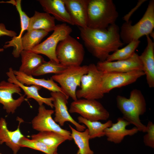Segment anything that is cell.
I'll return each instance as SVG.
<instances>
[{
    "label": "cell",
    "instance_id": "6da1fadb",
    "mask_svg": "<svg viewBox=\"0 0 154 154\" xmlns=\"http://www.w3.org/2000/svg\"><path fill=\"white\" fill-rule=\"evenodd\" d=\"M78 28L86 47L99 61L106 60L111 52L124 44L120 38V29L116 23L106 29Z\"/></svg>",
    "mask_w": 154,
    "mask_h": 154
},
{
    "label": "cell",
    "instance_id": "7a4b0ae2",
    "mask_svg": "<svg viewBox=\"0 0 154 154\" xmlns=\"http://www.w3.org/2000/svg\"><path fill=\"white\" fill-rule=\"evenodd\" d=\"M117 106L123 115L122 117L130 124L135 126L139 131L145 132L146 125L140 119V116L146 112V103L141 91L137 89L132 90L129 98L117 95L116 98Z\"/></svg>",
    "mask_w": 154,
    "mask_h": 154
},
{
    "label": "cell",
    "instance_id": "3957f363",
    "mask_svg": "<svg viewBox=\"0 0 154 154\" xmlns=\"http://www.w3.org/2000/svg\"><path fill=\"white\" fill-rule=\"evenodd\" d=\"M87 16V27L104 29L115 23L119 14L112 0H88Z\"/></svg>",
    "mask_w": 154,
    "mask_h": 154
},
{
    "label": "cell",
    "instance_id": "277c9868",
    "mask_svg": "<svg viewBox=\"0 0 154 154\" xmlns=\"http://www.w3.org/2000/svg\"><path fill=\"white\" fill-rule=\"evenodd\" d=\"M129 20L125 22L120 29L122 41L128 44L133 40H139L141 37L149 35L154 28V0L149 2L147 9L142 18L136 23L132 25Z\"/></svg>",
    "mask_w": 154,
    "mask_h": 154
},
{
    "label": "cell",
    "instance_id": "5b68a950",
    "mask_svg": "<svg viewBox=\"0 0 154 154\" xmlns=\"http://www.w3.org/2000/svg\"><path fill=\"white\" fill-rule=\"evenodd\" d=\"M102 72L97 69L96 65H88V73L82 77L80 88L77 90V99L98 100L104 95L102 90Z\"/></svg>",
    "mask_w": 154,
    "mask_h": 154
},
{
    "label": "cell",
    "instance_id": "8992f818",
    "mask_svg": "<svg viewBox=\"0 0 154 154\" xmlns=\"http://www.w3.org/2000/svg\"><path fill=\"white\" fill-rule=\"evenodd\" d=\"M84 55L82 45L70 35L60 41L56 48V55L59 63L67 67L81 66Z\"/></svg>",
    "mask_w": 154,
    "mask_h": 154
},
{
    "label": "cell",
    "instance_id": "52a82bcc",
    "mask_svg": "<svg viewBox=\"0 0 154 154\" xmlns=\"http://www.w3.org/2000/svg\"><path fill=\"white\" fill-rule=\"evenodd\" d=\"M88 71V65L70 66L51 78L59 84L64 93L74 101L78 99L76 93L77 87L80 86L82 77Z\"/></svg>",
    "mask_w": 154,
    "mask_h": 154
},
{
    "label": "cell",
    "instance_id": "ba28073f",
    "mask_svg": "<svg viewBox=\"0 0 154 154\" xmlns=\"http://www.w3.org/2000/svg\"><path fill=\"white\" fill-rule=\"evenodd\" d=\"M69 112L77 113L91 121L106 120L110 116L108 111L97 100L84 98L73 101L71 103Z\"/></svg>",
    "mask_w": 154,
    "mask_h": 154
},
{
    "label": "cell",
    "instance_id": "9c48e42d",
    "mask_svg": "<svg viewBox=\"0 0 154 154\" xmlns=\"http://www.w3.org/2000/svg\"><path fill=\"white\" fill-rule=\"evenodd\" d=\"M72 32V28L66 23L58 24L49 37L30 51L38 54H44L50 60L59 63L56 55L57 46L60 41L70 35Z\"/></svg>",
    "mask_w": 154,
    "mask_h": 154
},
{
    "label": "cell",
    "instance_id": "30bf717a",
    "mask_svg": "<svg viewBox=\"0 0 154 154\" xmlns=\"http://www.w3.org/2000/svg\"><path fill=\"white\" fill-rule=\"evenodd\" d=\"M145 75L141 70L126 72H102V90L103 93H108L112 90L126 86L135 82Z\"/></svg>",
    "mask_w": 154,
    "mask_h": 154
},
{
    "label": "cell",
    "instance_id": "8fae6325",
    "mask_svg": "<svg viewBox=\"0 0 154 154\" xmlns=\"http://www.w3.org/2000/svg\"><path fill=\"white\" fill-rule=\"evenodd\" d=\"M21 90L17 84L3 80L0 82V103L8 113L13 114L27 99L21 94Z\"/></svg>",
    "mask_w": 154,
    "mask_h": 154
},
{
    "label": "cell",
    "instance_id": "7c38bea8",
    "mask_svg": "<svg viewBox=\"0 0 154 154\" xmlns=\"http://www.w3.org/2000/svg\"><path fill=\"white\" fill-rule=\"evenodd\" d=\"M37 115L31 121L33 128L39 132L52 131L57 132L72 139L71 132L62 128L52 117L54 110L46 109L42 105L39 106Z\"/></svg>",
    "mask_w": 154,
    "mask_h": 154
},
{
    "label": "cell",
    "instance_id": "4fadbf2b",
    "mask_svg": "<svg viewBox=\"0 0 154 154\" xmlns=\"http://www.w3.org/2000/svg\"><path fill=\"white\" fill-rule=\"evenodd\" d=\"M50 95L53 98L52 102L55 108L54 120L55 122L62 126L65 122L69 121L75 126L77 131L81 132L84 131L86 127L77 122L69 113L67 106L69 97L60 92H51Z\"/></svg>",
    "mask_w": 154,
    "mask_h": 154
},
{
    "label": "cell",
    "instance_id": "5bb4252c",
    "mask_svg": "<svg viewBox=\"0 0 154 154\" xmlns=\"http://www.w3.org/2000/svg\"><path fill=\"white\" fill-rule=\"evenodd\" d=\"M139 56L135 52L127 59L110 62L99 61L96 65L98 70L102 72H126L134 70L143 71Z\"/></svg>",
    "mask_w": 154,
    "mask_h": 154
},
{
    "label": "cell",
    "instance_id": "9a60e30c",
    "mask_svg": "<svg viewBox=\"0 0 154 154\" xmlns=\"http://www.w3.org/2000/svg\"><path fill=\"white\" fill-rule=\"evenodd\" d=\"M74 25L85 28L87 25L88 0H63Z\"/></svg>",
    "mask_w": 154,
    "mask_h": 154
},
{
    "label": "cell",
    "instance_id": "2e32d148",
    "mask_svg": "<svg viewBox=\"0 0 154 154\" xmlns=\"http://www.w3.org/2000/svg\"><path fill=\"white\" fill-rule=\"evenodd\" d=\"M17 120L19 124L17 128L13 131H9L7 128V123L5 119H0V144L5 143L11 149L14 154H17L21 147L19 142L21 139L24 136L20 130L21 123L23 121L21 118Z\"/></svg>",
    "mask_w": 154,
    "mask_h": 154
},
{
    "label": "cell",
    "instance_id": "e0dca14e",
    "mask_svg": "<svg viewBox=\"0 0 154 154\" xmlns=\"http://www.w3.org/2000/svg\"><path fill=\"white\" fill-rule=\"evenodd\" d=\"M130 124L122 117H119L117 122L113 123L110 127L104 130L105 136H106L107 140L115 144L121 142L125 137L132 136L138 131L135 127L130 129H127L126 127Z\"/></svg>",
    "mask_w": 154,
    "mask_h": 154
},
{
    "label": "cell",
    "instance_id": "ac0fdd59",
    "mask_svg": "<svg viewBox=\"0 0 154 154\" xmlns=\"http://www.w3.org/2000/svg\"><path fill=\"white\" fill-rule=\"evenodd\" d=\"M6 74L8 77L7 81L17 85L24 92L27 99L33 98L38 103L39 106L44 104L52 108H53L52 97L44 98L39 94L38 91L42 88L41 87L35 85L27 86L22 84L16 78L11 67L9 68Z\"/></svg>",
    "mask_w": 154,
    "mask_h": 154
},
{
    "label": "cell",
    "instance_id": "d6986e66",
    "mask_svg": "<svg viewBox=\"0 0 154 154\" xmlns=\"http://www.w3.org/2000/svg\"><path fill=\"white\" fill-rule=\"evenodd\" d=\"M146 37L147 45L139 56L148 86L153 88L154 87V43L149 35Z\"/></svg>",
    "mask_w": 154,
    "mask_h": 154
},
{
    "label": "cell",
    "instance_id": "ffe728a7",
    "mask_svg": "<svg viewBox=\"0 0 154 154\" xmlns=\"http://www.w3.org/2000/svg\"><path fill=\"white\" fill-rule=\"evenodd\" d=\"M44 11L53 15L58 21L74 25L66 9L63 0H39L38 1Z\"/></svg>",
    "mask_w": 154,
    "mask_h": 154
},
{
    "label": "cell",
    "instance_id": "44dd1931",
    "mask_svg": "<svg viewBox=\"0 0 154 154\" xmlns=\"http://www.w3.org/2000/svg\"><path fill=\"white\" fill-rule=\"evenodd\" d=\"M21 1L18 0L16 1L15 5L18 12L20 16L21 22V30L20 34L17 36L12 38L11 40L6 42L4 46L5 48L13 46L14 47L12 54L15 58H18L20 56L21 52L23 50L21 44V39L23 33L28 30L30 22L29 18L23 11L21 6Z\"/></svg>",
    "mask_w": 154,
    "mask_h": 154
},
{
    "label": "cell",
    "instance_id": "7402d4cb",
    "mask_svg": "<svg viewBox=\"0 0 154 154\" xmlns=\"http://www.w3.org/2000/svg\"><path fill=\"white\" fill-rule=\"evenodd\" d=\"M13 72L17 80L23 84L39 86L51 92H60L65 94L61 87L51 77L48 79L36 78L32 75H27L19 70H13Z\"/></svg>",
    "mask_w": 154,
    "mask_h": 154
},
{
    "label": "cell",
    "instance_id": "603a6c76",
    "mask_svg": "<svg viewBox=\"0 0 154 154\" xmlns=\"http://www.w3.org/2000/svg\"><path fill=\"white\" fill-rule=\"evenodd\" d=\"M20 56L21 64L18 70L28 75H32L34 72L45 61L42 56L31 51L23 50Z\"/></svg>",
    "mask_w": 154,
    "mask_h": 154
},
{
    "label": "cell",
    "instance_id": "cb8c5ba5",
    "mask_svg": "<svg viewBox=\"0 0 154 154\" xmlns=\"http://www.w3.org/2000/svg\"><path fill=\"white\" fill-rule=\"evenodd\" d=\"M55 18L47 13L35 11L33 16L30 18L27 31L32 30H44L48 33L53 31L55 27Z\"/></svg>",
    "mask_w": 154,
    "mask_h": 154
},
{
    "label": "cell",
    "instance_id": "d4e9b609",
    "mask_svg": "<svg viewBox=\"0 0 154 154\" xmlns=\"http://www.w3.org/2000/svg\"><path fill=\"white\" fill-rule=\"evenodd\" d=\"M32 139L41 141L50 148L57 149L62 143L69 138L60 133L52 131L39 132L31 135Z\"/></svg>",
    "mask_w": 154,
    "mask_h": 154
},
{
    "label": "cell",
    "instance_id": "484cf974",
    "mask_svg": "<svg viewBox=\"0 0 154 154\" xmlns=\"http://www.w3.org/2000/svg\"><path fill=\"white\" fill-rule=\"evenodd\" d=\"M69 126L71 131V136L78 149L76 154H94L89 145L90 139L88 129L83 131H79L74 128L71 125Z\"/></svg>",
    "mask_w": 154,
    "mask_h": 154
},
{
    "label": "cell",
    "instance_id": "4316f807",
    "mask_svg": "<svg viewBox=\"0 0 154 154\" xmlns=\"http://www.w3.org/2000/svg\"><path fill=\"white\" fill-rule=\"evenodd\" d=\"M77 119L79 123H83L88 128L90 139L105 136L104 130L110 127L113 123L111 120H108L104 123L99 121H91L80 116L78 117Z\"/></svg>",
    "mask_w": 154,
    "mask_h": 154
},
{
    "label": "cell",
    "instance_id": "83f0119b",
    "mask_svg": "<svg viewBox=\"0 0 154 154\" xmlns=\"http://www.w3.org/2000/svg\"><path fill=\"white\" fill-rule=\"evenodd\" d=\"M48 33V32L40 30L27 31L21 39V44L23 50L31 51L40 44L42 39Z\"/></svg>",
    "mask_w": 154,
    "mask_h": 154
},
{
    "label": "cell",
    "instance_id": "f1b7e54d",
    "mask_svg": "<svg viewBox=\"0 0 154 154\" xmlns=\"http://www.w3.org/2000/svg\"><path fill=\"white\" fill-rule=\"evenodd\" d=\"M140 42L139 40L132 41L124 47L118 49L110 54L106 60L110 62L129 58L135 52Z\"/></svg>",
    "mask_w": 154,
    "mask_h": 154
},
{
    "label": "cell",
    "instance_id": "f546056e",
    "mask_svg": "<svg viewBox=\"0 0 154 154\" xmlns=\"http://www.w3.org/2000/svg\"><path fill=\"white\" fill-rule=\"evenodd\" d=\"M67 67L60 63L50 60L47 62L45 61L34 72L32 76H39L49 73L58 74L64 70Z\"/></svg>",
    "mask_w": 154,
    "mask_h": 154
},
{
    "label": "cell",
    "instance_id": "4dcf8cb0",
    "mask_svg": "<svg viewBox=\"0 0 154 154\" xmlns=\"http://www.w3.org/2000/svg\"><path fill=\"white\" fill-rule=\"evenodd\" d=\"M19 145L21 147L29 148L41 151L46 154H54L57 152V149L50 148L41 141L29 139L24 136L21 139Z\"/></svg>",
    "mask_w": 154,
    "mask_h": 154
},
{
    "label": "cell",
    "instance_id": "1f68e13d",
    "mask_svg": "<svg viewBox=\"0 0 154 154\" xmlns=\"http://www.w3.org/2000/svg\"><path fill=\"white\" fill-rule=\"evenodd\" d=\"M145 132L146 133L143 136V141L146 146L154 148V124L150 121H149L146 126Z\"/></svg>",
    "mask_w": 154,
    "mask_h": 154
},
{
    "label": "cell",
    "instance_id": "d6a6232c",
    "mask_svg": "<svg viewBox=\"0 0 154 154\" xmlns=\"http://www.w3.org/2000/svg\"><path fill=\"white\" fill-rule=\"evenodd\" d=\"M17 33L14 31L7 30L3 23H0V37L7 36L11 37L17 36Z\"/></svg>",
    "mask_w": 154,
    "mask_h": 154
},
{
    "label": "cell",
    "instance_id": "836d02e7",
    "mask_svg": "<svg viewBox=\"0 0 154 154\" xmlns=\"http://www.w3.org/2000/svg\"><path fill=\"white\" fill-rule=\"evenodd\" d=\"M146 1V0H139L138 1L137 5L128 13L125 15L124 17H123V20H124L125 22H127L129 20L130 17L133 12H135L143 3Z\"/></svg>",
    "mask_w": 154,
    "mask_h": 154
},
{
    "label": "cell",
    "instance_id": "e575fe53",
    "mask_svg": "<svg viewBox=\"0 0 154 154\" xmlns=\"http://www.w3.org/2000/svg\"><path fill=\"white\" fill-rule=\"evenodd\" d=\"M4 51V49L3 48H0V52H3Z\"/></svg>",
    "mask_w": 154,
    "mask_h": 154
},
{
    "label": "cell",
    "instance_id": "d590c367",
    "mask_svg": "<svg viewBox=\"0 0 154 154\" xmlns=\"http://www.w3.org/2000/svg\"><path fill=\"white\" fill-rule=\"evenodd\" d=\"M54 154H58V153H57V152H56L55 153H54Z\"/></svg>",
    "mask_w": 154,
    "mask_h": 154
},
{
    "label": "cell",
    "instance_id": "8d00e7d4",
    "mask_svg": "<svg viewBox=\"0 0 154 154\" xmlns=\"http://www.w3.org/2000/svg\"><path fill=\"white\" fill-rule=\"evenodd\" d=\"M0 154H1L0 153Z\"/></svg>",
    "mask_w": 154,
    "mask_h": 154
}]
</instances>
